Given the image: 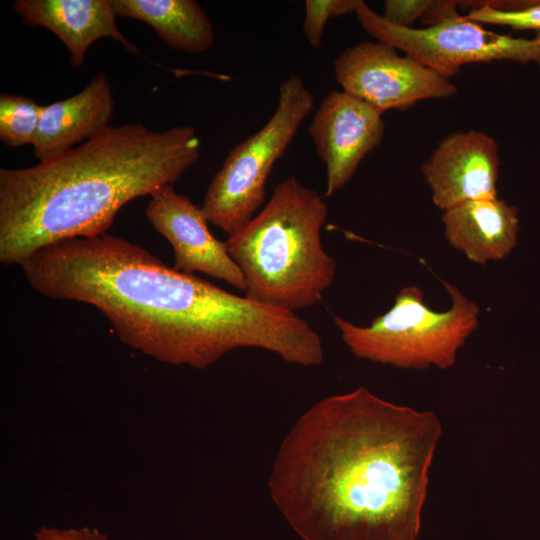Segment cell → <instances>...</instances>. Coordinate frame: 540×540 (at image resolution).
<instances>
[{"label":"cell","mask_w":540,"mask_h":540,"mask_svg":"<svg viewBox=\"0 0 540 540\" xmlns=\"http://www.w3.org/2000/svg\"><path fill=\"white\" fill-rule=\"evenodd\" d=\"M441 432L365 387L326 397L282 441L271 497L303 540H416Z\"/></svg>","instance_id":"cell-1"},{"label":"cell","mask_w":540,"mask_h":540,"mask_svg":"<svg viewBox=\"0 0 540 540\" xmlns=\"http://www.w3.org/2000/svg\"><path fill=\"white\" fill-rule=\"evenodd\" d=\"M21 267L35 291L96 307L124 344L160 362L204 369L238 348L288 359L301 341L294 312L179 272L122 237L63 240Z\"/></svg>","instance_id":"cell-2"},{"label":"cell","mask_w":540,"mask_h":540,"mask_svg":"<svg viewBox=\"0 0 540 540\" xmlns=\"http://www.w3.org/2000/svg\"><path fill=\"white\" fill-rule=\"evenodd\" d=\"M200 157L190 126L109 127L46 162L0 169V262L22 265L63 240L105 234L129 201L173 185Z\"/></svg>","instance_id":"cell-3"},{"label":"cell","mask_w":540,"mask_h":540,"mask_svg":"<svg viewBox=\"0 0 540 540\" xmlns=\"http://www.w3.org/2000/svg\"><path fill=\"white\" fill-rule=\"evenodd\" d=\"M327 216L322 197L294 176L274 187L263 209L226 241L248 299L291 312L322 300L336 278L321 242Z\"/></svg>","instance_id":"cell-4"},{"label":"cell","mask_w":540,"mask_h":540,"mask_svg":"<svg viewBox=\"0 0 540 540\" xmlns=\"http://www.w3.org/2000/svg\"><path fill=\"white\" fill-rule=\"evenodd\" d=\"M451 307L435 311L415 285L402 288L393 306L368 326L340 317L333 320L343 342L358 358L404 369H447L478 326L479 306L456 286L444 282Z\"/></svg>","instance_id":"cell-5"},{"label":"cell","mask_w":540,"mask_h":540,"mask_svg":"<svg viewBox=\"0 0 540 540\" xmlns=\"http://www.w3.org/2000/svg\"><path fill=\"white\" fill-rule=\"evenodd\" d=\"M313 106V95L301 77L291 74L280 84L278 104L270 119L230 150L212 178L201 205L208 222L231 236L257 214L274 164Z\"/></svg>","instance_id":"cell-6"},{"label":"cell","mask_w":540,"mask_h":540,"mask_svg":"<svg viewBox=\"0 0 540 540\" xmlns=\"http://www.w3.org/2000/svg\"><path fill=\"white\" fill-rule=\"evenodd\" d=\"M354 13L371 37L448 79L471 63L507 60L540 67V32L533 38L513 37L484 29L463 15L424 28H405L386 21L362 0Z\"/></svg>","instance_id":"cell-7"},{"label":"cell","mask_w":540,"mask_h":540,"mask_svg":"<svg viewBox=\"0 0 540 540\" xmlns=\"http://www.w3.org/2000/svg\"><path fill=\"white\" fill-rule=\"evenodd\" d=\"M396 50L381 41L359 42L334 60L336 80L343 91L381 114L406 110L421 100L457 94L450 79Z\"/></svg>","instance_id":"cell-8"},{"label":"cell","mask_w":540,"mask_h":540,"mask_svg":"<svg viewBox=\"0 0 540 540\" xmlns=\"http://www.w3.org/2000/svg\"><path fill=\"white\" fill-rule=\"evenodd\" d=\"M382 114L345 91H331L319 104L308 134L326 169V196L342 190L362 160L384 137Z\"/></svg>","instance_id":"cell-9"},{"label":"cell","mask_w":540,"mask_h":540,"mask_svg":"<svg viewBox=\"0 0 540 540\" xmlns=\"http://www.w3.org/2000/svg\"><path fill=\"white\" fill-rule=\"evenodd\" d=\"M145 214L156 232L171 244L173 268L192 274L201 272L245 291L246 280L228 252L226 242L209 231L201 208L167 184L150 195Z\"/></svg>","instance_id":"cell-10"},{"label":"cell","mask_w":540,"mask_h":540,"mask_svg":"<svg viewBox=\"0 0 540 540\" xmlns=\"http://www.w3.org/2000/svg\"><path fill=\"white\" fill-rule=\"evenodd\" d=\"M498 144L475 129L444 137L421 165L434 205L443 212L465 202L497 198Z\"/></svg>","instance_id":"cell-11"},{"label":"cell","mask_w":540,"mask_h":540,"mask_svg":"<svg viewBox=\"0 0 540 540\" xmlns=\"http://www.w3.org/2000/svg\"><path fill=\"white\" fill-rule=\"evenodd\" d=\"M22 21L53 32L70 54V63L79 68L88 48L101 38L118 41L130 54H140L118 29L111 0H17L12 4Z\"/></svg>","instance_id":"cell-12"},{"label":"cell","mask_w":540,"mask_h":540,"mask_svg":"<svg viewBox=\"0 0 540 540\" xmlns=\"http://www.w3.org/2000/svg\"><path fill=\"white\" fill-rule=\"evenodd\" d=\"M113 112L111 85L99 72L77 94L42 106L32 143L35 158L39 162L52 160L99 135L110 127Z\"/></svg>","instance_id":"cell-13"},{"label":"cell","mask_w":540,"mask_h":540,"mask_svg":"<svg viewBox=\"0 0 540 540\" xmlns=\"http://www.w3.org/2000/svg\"><path fill=\"white\" fill-rule=\"evenodd\" d=\"M441 220L448 243L476 264L503 260L518 244V208L498 197L455 206Z\"/></svg>","instance_id":"cell-14"},{"label":"cell","mask_w":540,"mask_h":540,"mask_svg":"<svg viewBox=\"0 0 540 540\" xmlns=\"http://www.w3.org/2000/svg\"><path fill=\"white\" fill-rule=\"evenodd\" d=\"M116 16L151 26L170 48L202 53L214 44L213 25L200 3L194 0H111Z\"/></svg>","instance_id":"cell-15"},{"label":"cell","mask_w":540,"mask_h":540,"mask_svg":"<svg viewBox=\"0 0 540 540\" xmlns=\"http://www.w3.org/2000/svg\"><path fill=\"white\" fill-rule=\"evenodd\" d=\"M460 6H470L463 16L479 24L540 32V0L461 1Z\"/></svg>","instance_id":"cell-16"},{"label":"cell","mask_w":540,"mask_h":540,"mask_svg":"<svg viewBox=\"0 0 540 540\" xmlns=\"http://www.w3.org/2000/svg\"><path fill=\"white\" fill-rule=\"evenodd\" d=\"M42 106L33 99L16 94L0 95V140L8 148L32 144Z\"/></svg>","instance_id":"cell-17"},{"label":"cell","mask_w":540,"mask_h":540,"mask_svg":"<svg viewBox=\"0 0 540 540\" xmlns=\"http://www.w3.org/2000/svg\"><path fill=\"white\" fill-rule=\"evenodd\" d=\"M359 0H306L303 33L308 43L319 48L331 17L355 12Z\"/></svg>","instance_id":"cell-18"},{"label":"cell","mask_w":540,"mask_h":540,"mask_svg":"<svg viewBox=\"0 0 540 540\" xmlns=\"http://www.w3.org/2000/svg\"><path fill=\"white\" fill-rule=\"evenodd\" d=\"M431 3L430 0H386L381 16L391 24L411 28L418 18L421 19Z\"/></svg>","instance_id":"cell-19"},{"label":"cell","mask_w":540,"mask_h":540,"mask_svg":"<svg viewBox=\"0 0 540 540\" xmlns=\"http://www.w3.org/2000/svg\"><path fill=\"white\" fill-rule=\"evenodd\" d=\"M34 540H109L107 534L97 528L40 527L34 534Z\"/></svg>","instance_id":"cell-20"},{"label":"cell","mask_w":540,"mask_h":540,"mask_svg":"<svg viewBox=\"0 0 540 540\" xmlns=\"http://www.w3.org/2000/svg\"><path fill=\"white\" fill-rule=\"evenodd\" d=\"M458 6L459 1H432L420 20L426 26L441 23L460 15L456 9Z\"/></svg>","instance_id":"cell-21"}]
</instances>
